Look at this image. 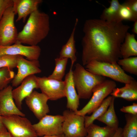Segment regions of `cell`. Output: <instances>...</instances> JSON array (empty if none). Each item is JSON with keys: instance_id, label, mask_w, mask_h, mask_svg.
<instances>
[{"instance_id": "9a60e30c", "label": "cell", "mask_w": 137, "mask_h": 137, "mask_svg": "<svg viewBox=\"0 0 137 137\" xmlns=\"http://www.w3.org/2000/svg\"><path fill=\"white\" fill-rule=\"evenodd\" d=\"M12 86L8 85L0 91V114L2 116L17 115L25 117V115L16 106L13 97Z\"/></svg>"}, {"instance_id": "8d00e7d4", "label": "cell", "mask_w": 137, "mask_h": 137, "mask_svg": "<svg viewBox=\"0 0 137 137\" xmlns=\"http://www.w3.org/2000/svg\"><path fill=\"white\" fill-rule=\"evenodd\" d=\"M0 137H11L9 133L7 131L0 133Z\"/></svg>"}, {"instance_id": "6da1fadb", "label": "cell", "mask_w": 137, "mask_h": 137, "mask_svg": "<svg viewBox=\"0 0 137 137\" xmlns=\"http://www.w3.org/2000/svg\"><path fill=\"white\" fill-rule=\"evenodd\" d=\"M130 28L122 22H109L100 19L86 20L82 41L83 65L93 60L117 63L122 58L121 46Z\"/></svg>"}, {"instance_id": "5b68a950", "label": "cell", "mask_w": 137, "mask_h": 137, "mask_svg": "<svg viewBox=\"0 0 137 137\" xmlns=\"http://www.w3.org/2000/svg\"><path fill=\"white\" fill-rule=\"evenodd\" d=\"M1 118L11 137H38L33 125L25 117L12 115Z\"/></svg>"}, {"instance_id": "52a82bcc", "label": "cell", "mask_w": 137, "mask_h": 137, "mask_svg": "<svg viewBox=\"0 0 137 137\" xmlns=\"http://www.w3.org/2000/svg\"><path fill=\"white\" fill-rule=\"evenodd\" d=\"M62 124L63 134L66 137H85L87 133L85 126L84 116L76 114L70 110L63 112Z\"/></svg>"}, {"instance_id": "2e32d148", "label": "cell", "mask_w": 137, "mask_h": 137, "mask_svg": "<svg viewBox=\"0 0 137 137\" xmlns=\"http://www.w3.org/2000/svg\"><path fill=\"white\" fill-rule=\"evenodd\" d=\"M72 68L70 67L69 72L65 77L64 81V94L67 99V108L76 113L78 110L80 99L76 92L73 82Z\"/></svg>"}, {"instance_id": "cb8c5ba5", "label": "cell", "mask_w": 137, "mask_h": 137, "mask_svg": "<svg viewBox=\"0 0 137 137\" xmlns=\"http://www.w3.org/2000/svg\"><path fill=\"white\" fill-rule=\"evenodd\" d=\"M113 96H110L106 98L101 105L89 116L85 115L84 124L87 128L93 123L94 121L102 115L108 109L112 99Z\"/></svg>"}, {"instance_id": "f546056e", "label": "cell", "mask_w": 137, "mask_h": 137, "mask_svg": "<svg viewBox=\"0 0 137 137\" xmlns=\"http://www.w3.org/2000/svg\"><path fill=\"white\" fill-rule=\"evenodd\" d=\"M18 56L8 55L0 56V68L8 67L12 69L16 67Z\"/></svg>"}, {"instance_id": "f1b7e54d", "label": "cell", "mask_w": 137, "mask_h": 137, "mask_svg": "<svg viewBox=\"0 0 137 137\" xmlns=\"http://www.w3.org/2000/svg\"><path fill=\"white\" fill-rule=\"evenodd\" d=\"M119 20H126L134 22L137 21V15L135 14L130 8L124 2L121 5L119 11Z\"/></svg>"}, {"instance_id": "30bf717a", "label": "cell", "mask_w": 137, "mask_h": 137, "mask_svg": "<svg viewBox=\"0 0 137 137\" xmlns=\"http://www.w3.org/2000/svg\"><path fill=\"white\" fill-rule=\"evenodd\" d=\"M38 60H29L18 56L16 67L18 71L11 81L12 87H17L27 77L41 72Z\"/></svg>"}, {"instance_id": "d6a6232c", "label": "cell", "mask_w": 137, "mask_h": 137, "mask_svg": "<svg viewBox=\"0 0 137 137\" xmlns=\"http://www.w3.org/2000/svg\"><path fill=\"white\" fill-rule=\"evenodd\" d=\"M125 3L130 8L134 13L137 15V0H128Z\"/></svg>"}, {"instance_id": "8fae6325", "label": "cell", "mask_w": 137, "mask_h": 137, "mask_svg": "<svg viewBox=\"0 0 137 137\" xmlns=\"http://www.w3.org/2000/svg\"><path fill=\"white\" fill-rule=\"evenodd\" d=\"M39 89L49 100H55L65 97L64 81L48 78L37 77Z\"/></svg>"}, {"instance_id": "4dcf8cb0", "label": "cell", "mask_w": 137, "mask_h": 137, "mask_svg": "<svg viewBox=\"0 0 137 137\" xmlns=\"http://www.w3.org/2000/svg\"><path fill=\"white\" fill-rule=\"evenodd\" d=\"M13 0H0V21L6 9L13 6Z\"/></svg>"}, {"instance_id": "7a4b0ae2", "label": "cell", "mask_w": 137, "mask_h": 137, "mask_svg": "<svg viewBox=\"0 0 137 137\" xmlns=\"http://www.w3.org/2000/svg\"><path fill=\"white\" fill-rule=\"evenodd\" d=\"M49 30V15L37 9L29 15L23 29L18 33L17 42L37 45L46 37Z\"/></svg>"}, {"instance_id": "9c48e42d", "label": "cell", "mask_w": 137, "mask_h": 137, "mask_svg": "<svg viewBox=\"0 0 137 137\" xmlns=\"http://www.w3.org/2000/svg\"><path fill=\"white\" fill-rule=\"evenodd\" d=\"M64 120L63 115L47 114L33 125V127L38 136L60 135L63 134L62 124Z\"/></svg>"}, {"instance_id": "5bb4252c", "label": "cell", "mask_w": 137, "mask_h": 137, "mask_svg": "<svg viewBox=\"0 0 137 137\" xmlns=\"http://www.w3.org/2000/svg\"><path fill=\"white\" fill-rule=\"evenodd\" d=\"M39 89L37 76L30 75L22 81L16 88L13 90L12 94L15 103L20 110L22 109L23 100L29 96L35 89Z\"/></svg>"}, {"instance_id": "484cf974", "label": "cell", "mask_w": 137, "mask_h": 137, "mask_svg": "<svg viewBox=\"0 0 137 137\" xmlns=\"http://www.w3.org/2000/svg\"><path fill=\"white\" fill-rule=\"evenodd\" d=\"M68 59L59 57L55 59V66L52 73L48 77L59 80H62L65 74Z\"/></svg>"}, {"instance_id": "7c38bea8", "label": "cell", "mask_w": 137, "mask_h": 137, "mask_svg": "<svg viewBox=\"0 0 137 137\" xmlns=\"http://www.w3.org/2000/svg\"><path fill=\"white\" fill-rule=\"evenodd\" d=\"M41 51L40 48L37 45L26 46L18 42L10 46H0V56H20L30 60H38Z\"/></svg>"}, {"instance_id": "44dd1931", "label": "cell", "mask_w": 137, "mask_h": 137, "mask_svg": "<svg viewBox=\"0 0 137 137\" xmlns=\"http://www.w3.org/2000/svg\"><path fill=\"white\" fill-rule=\"evenodd\" d=\"M115 98L113 96L107 110L97 120L104 123L107 126L117 130L119 127V121L114 109V101Z\"/></svg>"}, {"instance_id": "8992f818", "label": "cell", "mask_w": 137, "mask_h": 137, "mask_svg": "<svg viewBox=\"0 0 137 137\" xmlns=\"http://www.w3.org/2000/svg\"><path fill=\"white\" fill-rule=\"evenodd\" d=\"M116 86L115 81L106 79L93 89L91 98L81 109L75 113L82 116L89 114L97 108L106 98L112 92Z\"/></svg>"}, {"instance_id": "4fadbf2b", "label": "cell", "mask_w": 137, "mask_h": 137, "mask_svg": "<svg viewBox=\"0 0 137 137\" xmlns=\"http://www.w3.org/2000/svg\"><path fill=\"white\" fill-rule=\"evenodd\" d=\"M48 100L44 94L34 90L25 99L26 105L39 120L49 112L47 104Z\"/></svg>"}, {"instance_id": "e0dca14e", "label": "cell", "mask_w": 137, "mask_h": 137, "mask_svg": "<svg viewBox=\"0 0 137 137\" xmlns=\"http://www.w3.org/2000/svg\"><path fill=\"white\" fill-rule=\"evenodd\" d=\"M13 8L15 14H18L16 22L23 19L24 22L27 16L38 9L42 0H13Z\"/></svg>"}, {"instance_id": "7402d4cb", "label": "cell", "mask_w": 137, "mask_h": 137, "mask_svg": "<svg viewBox=\"0 0 137 137\" xmlns=\"http://www.w3.org/2000/svg\"><path fill=\"white\" fill-rule=\"evenodd\" d=\"M110 5L105 7L100 17V19L109 22H119V11L121 4L118 0H112L110 1Z\"/></svg>"}, {"instance_id": "3957f363", "label": "cell", "mask_w": 137, "mask_h": 137, "mask_svg": "<svg viewBox=\"0 0 137 137\" xmlns=\"http://www.w3.org/2000/svg\"><path fill=\"white\" fill-rule=\"evenodd\" d=\"M73 76L79 99L90 98L94 88L106 79L105 77L94 74L87 70L79 63L75 65Z\"/></svg>"}, {"instance_id": "d4e9b609", "label": "cell", "mask_w": 137, "mask_h": 137, "mask_svg": "<svg viewBox=\"0 0 137 137\" xmlns=\"http://www.w3.org/2000/svg\"><path fill=\"white\" fill-rule=\"evenodd\" d=\"M126 124L123 129V137H137V114L125 115Z\"/></svg>"}, {"instance_id": "1f68e13d", "label": "cell", "mask_w": 137, "mask_h": 137, "mask_svg": "<svg viewBox=\"0 0 137 137\" xmlns=\"http://www.w3.org/2000/svg\"><path fill=\"white\" fill-rule=\"evenodd\" d=\"M122 112L132 115L137 114V104L133 103L132 105L129 106H123L120 109Z\"/></svg>"}, {"instance_id": "ac0fdd59", "label": "cell", "mask_w": 137, "mask_h": 137, "mask_svg": "<svg viewBox=\"0 0 137 137\" xmlns=\"http://www.w3.org/2000/svg\"><path fill=\"white\" fill-rule=\"evenodd\" d=\"M121 88H115L110 95L129 101L137 100V81L134 79Z\"/></svg>"}, {"instance_id": "d590c367", "label": "cell", "mask_w": 137, "mask_h": 137, "mask_svg": "<svg viewBox=\"0 0 137 137\" xmlns=\"http://www.w3.org/2000/svg\"><path fill=\"white\" fill-rule=\"evenodd\" d=\"M132 31L133 33L137 34V21L134 22Z\"/></svg>"}, {"instance_id": "277c9868", "label": "cell", "mask_w": 137, "mask_h": 137, "mask_svg": "<svg viewBox=\"0 0 137 137\" xmlns=\"http://www.w3.org/2000/svg\"><path fill=\"white\" fill-rule=\"evenodd\" d=\"M85 67L87 70L93 74L108 77L125 84L134 79L126 74L117 63H110L93 60L85 66Z\"/></svg>"}, {"instance_id": "ffe728a7", "label": "cell", "mask_w": 137, "mask_h": 137, "mask_svg": "<svg viewBox=\"0 0 137 137\" xmlns=\"http://www.w3.org/2000/svg\"><path fill=\"white\" fill-rule=\"evenodd\" d=\"M120 51L123 58L137 56V41L134 34L127 33L124 41L121 45Z\"/></svg>"}, {"instance_id": "ba28073f", "label": "cell", "mask_w": 137, "mask_h": 137, "mask_svg": "<svg viewBox=\"0 0 137 137\" xmlns=\"http://www.w3.org/2000/svg\"><path fill=\"white\" fill-rule=\"evenodd\" d=\"M13 6L7 8L0 21V46H8L17 42L18 33L14 23Z\"/></svg>"}, {"instance_id": "d6986e66", "label": "cell", "mask_w": 137, "mask_h": 137, "mask_svg": "<svg viewBox=\"0 0 137 137\" xmlns=\"http://www.w3.org/2000/svg\"><path fill=\"white\" fill-rule=\"evenodd\" d=\"M78 20L76 19L75 24L70 36L66 43L62 47L59 53L60 58L70 59L71 61V67H73L77 60L76 55V49L75 46L74 35Z\"/></svg>"}, {"instance_id": "836d02e7", "label": "cell", "mask_w": 137, "mask_h": 137, "mask_svg": "<svg viewBox=\"0 0 137 137\" xmlns=\"http://www.w3.org/2000/svg\"><path fill=\"white\" fill-rule=\"evenodd\" d=\"M122 130L123 128L121 127H118L112 137H123Z\"/></svg>"}, {"instance_id": "74e56055", "label": "cell", "mask_w": 137, "mask_h": 137, "mask_svg": "<svg viewBox=\"0 0 137 137\" xmlns=\"http://www.w3.org/2000/svg\"><path fill=\"white\" fill-rule=\"evenodd\" d=\"M42 137H66L63 134H62L56 135H46Z\"/></svg>"}, {"instance_id": "e575fe53", "label": "cell", "mask_w": 137, "mask_h": 137, "mask_svg": "<svg viewBox=\"0 0 137 137\" xmlns=\"http://www.w3.org/2000/svg\"><path fill=\"white\" fill-rule=\"evenodd\" d=\"M1 117L0 114V133L7 131L2 121Z\"/></svg>"}, {"instance_id": "603a6c76", "label": "cell", "mask_w": 137, "mask_h": 137, "mask_svg": "<svg viewBox=\"0 0 137 137\" xmlns=\"http://www.w3.org/2000/svg\"><path fill=\"white\" fill-rule=\"evenodd\" d=\"M116 130L107 126L101 127L93 123L87 128L85 137H112Z\"/></svg>"}, {"instance_id": "83f0119b", "label": "cell", "mask_w": 137, "mask_h": 137, "mask_svg": "<svg viewBox=\"0 0 137 137\" xmlns=\"http://www.w3.org/2000/svg\"><path fill=\"white\" fill-rule=\"evenodd\" d=\"M14 76L12 69L8 67L0 68V91L8 85Z\"/></svg>"}, {"instance_id": "4316f807", "label": "cell", "mask_w": 137, "mask_h": 137, "mask_svg": "<svg viewBox=\"0 0 137 137\" xmlns=\"http://www.w3.org/2000/svg\"><path fill=\"white\" fill-rule=\"evenodd\" d=\"M117 63L125 72L137 75V57L119 59Z\"/></svg>"}]
</instances>
